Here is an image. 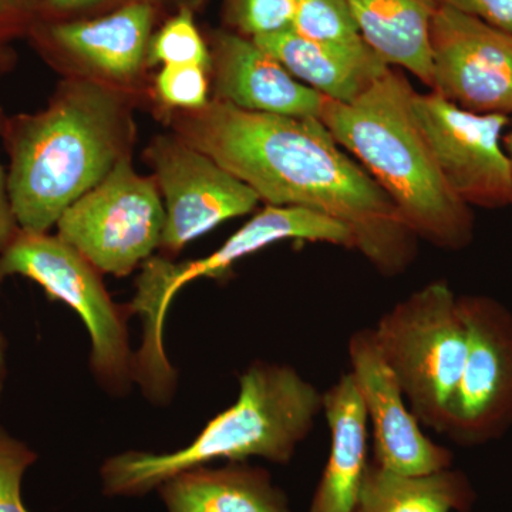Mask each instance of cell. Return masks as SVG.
<instances>
[{"label": "cell", "mask_w": 512, "mask_h": 512, "mask_svg": "<svg viewBox=\"0 0 512 512\" xmlns=\"http://www.w3.org/2000/svg\"><path fill=\"white\" fill-rule=\"evenodd\" d=\"M208 47L215 100L254 113L319 119L326 97L298 82L254 40L217 29Z\"/></svg>", "instance_id": "cell-15"}, {"label": "cell", "mask_w": 512, "mask_h": 512, "mask_svg": "<svg viewBox=\"0 0 512 512\" xmlns=\"http://www.w3.org/2000/svg\"><path fill=\"white\" fill-rule=\"evenodd\" d=\"M330 448L309 512H353L369 467V419L355 380L343 373L323 392Z\"/></svg>", "instance_id": "cell-16"}, {"label": "cell", "mask_w": 512, "mask_h": 512, "mask_svg": "<svg viewBox=\"0 0 512 512\" xmlns=\"http://www.w3.org/2000/svg\"><path fill=\"white\" fill-rule=\"evenodd\" d=\"M163 192L165 225L160 248L178 254L222 222L251 214L256 192L178 136H157L147 150Z\"/></svg>", "instance_id": "cell-11"}, {"label": "cell", "mask_w": 512, "mask_h": 512, "mask_svg": "<svg viewBox=\"0 0 512 512\" xmlns=\"http://www.w3.org/2000/svg\"><path fill=\"white\" fill-rule=\"evenodd\" d=\"M252 40L298 82L339 103L355 100L392 67L365 40L356 45L316 42L292 28Z\"/></svg>", "instance_id": "cell-17"}, {"label": "cell", "mask_w": 512, "mask_h": 512, "mask_svg": "<svg viewBox=\"0 0 512 512\" xmlns=\"http://www.w3.org/2000/svg\"><path fill=\"white\" fill-rule=\"evenodd\" d=\"M204 2L205 0H42L40 20L94 18L134 3L154 6L160 13L168 9L174 13L184 6L197 10Z\"/></svg>", "instance_id": "cell-26"}, {"label": "cell", "mask_w": 512, "mask_h": 512, "mask_svg": "<svg viewBox=\"0 0 512 512\" xmlns=\"http://www.w3.org/2000/svg\"><path fill=\"white\" fill-rule=\"evenodd\" d=\"M295 0H222L225 29L255 39L291 29Z\"/></svg>", "instance_id": "cell-23"}, {"label": "cell", "mask_w": 512, "mask_h": 512, "mask_svg": "<svg viewBox=\"0 0 512 512\" xmlns=\"http://www.w3.org/2000/svg\"><path fill=\"white\" fill-rule=\"evenodd\" d=\"M100 274L57 235L20 229L0 254V284L8 276H25L42 286L50 299L70 306L89 332L94 376L107 392L124 394L134 383L127 326L131 313L113 302Z\"/></svg>", "instance_id": "cell-7"}, {"label": "cell", "mask_w": 512, "mask_h": 512, "mask_svg": "<svg viewBox=\"0 0 512 512\" xmlns=\"http://www.w3.org/2000/svg\"><path fill=\"white\" fill-rule=\"evenodd\" d=\"M348 356L349 373L372 426V461L406 476H421L453 467V451L434 443L421 430L402 387L380 353L372 328L352 333Z\"/></svg>", "instance_id": "cell-14"}, {"label": "cell", "mask_w": 512, "mask_h": 512, "mask_svg": "<svg viewBox=\"0 0 512 512\" xmlns=\"http://www.w3.org/2000/svg\"><path fill=\"white\" fill-rule=\"evenodd\" d=\"M237 400L215 416L188 446L173 453L126 451L100 467L103 494L141 497L168 478L218 460L264 458L291 463L323 412V392L284 363L256 360L238 379Z\"/></svg>", "instance_id": "cell-4"}, {"label": "cell", "mask_w": 512, "mask_h": 512, "mask_svg": "<svg viewBox=\"0 0 512 512\" xmlns=\"http://www.w3.org/2000/svg\"><path fill=\"white\" fill-rule=\"evenodd\" d=\"M437 3L512 33V0H437Z\"/></svg>", "instance_id": "cell-28"}, {"label": "cell", "mask_w": 512, "mask_h": 512, "mask_svg": "<svg viewBox=\"0 0 512 512\" xmlns=\"http://www.w3.org/2000/svg\"><path fill=\"white\" fill-rule=\"evenodd\" d=\"M210 72L198 66H163L157 74L158 99L168 107L200 110L210 103Z\"/></svg>", "instance_id": "cell-24"}, {"label": "cell", "mask_w": 512, "mask_h": 512, "mask_svg": "<svg viewBox=\"0 0 512 512\" xmlns=\"http://www.w3.org/2000/svg\"><path fill=\"white\" fill-rule=\"evenodd\" d=\"M292 29L316 42H363L348 0H295Z\"/></svg>", "instance_id": "cell-22"}, {"label": "cell", "mask_w": 512, "mask_h": 512, "mask_svg": "<svg viewBox=\"0 0 512 512\" xmlns=\"http://www.w3.org/2000/svg\"><path fill=\"white\" fill-rule=\"evenodd\" d=\"M360 36L389 66L431 87L430 29L437 0H348Z\"/></svg>", "instance_id": "cell-19"}, {"label": "cell", "mask_w": 512, "mask_h": 512, "mask_svg": "<svg viewBox=\"0 0 512 512\" xmlns=\"http://www.w3.org/2000/svg\"><path fill=\"white\" fill-rule=\"evenodd\" d=\"M476 501L464 471L406 476L370 461L353 512H471Z\"/></svg>", "instance_id": "cell-20"}, {"label": "cell", "mask_w": 512, "mask_h": 512, "mask_svg": "<svg viewBox=\"0 0 512 512\" xmlns=\"http://www.w3.org/2000/svg\"><path fill=\"white\" fill-rule=\"evenodd\" d=\"M413 113L451 191L468 207L511 205L512 168L504 134L511 117L461 109L439 93H414Z\"/></svg>", "instance_id": "cell-10"}, {"label": "cell", "mask_w": 512, "mask_h": 512, "mask_svg": "<svg viewBox=\"0 0 512 512\" xmlns=\"http://www.w3.org/2000/svg\"><path fill=\"white\" fill-rule=\"evenodd\" d=\"M157 491L167 512H291L271 473L247 461L191 468L168 478Z\"/></svg>", "instance_id": "cell-18"}, {"label": "cell", "mask_w": 512, "mask_h": 512, "mask_svg": "<svg viewBox=\"0 0 512 512\" xmlns=\"http://www.w3.org/2000/svg\"><path fill=\"white\" fill-rule=\"evenodd\" d=\"M165 210L157 183L134 171L130 156L57 221V237L101 272L130 275L160 248Z\"/></svg>", "instance_id": "cell-8"}, {"label": "cell", "mask_w": 512, "mask_h": 512, "mask_svg": "<svg viewBox=\"0 0 512 512\" xmlns=\"http://www.w3.org/2000/svg\"><path fill=\"white\" fill-rule=\"evenodd\" d=\"M8 188L19 228L47 234L127 156L133 124L109 83L70 77L45 110L6 119Z\"/></svg>", "instance_id": "cell-2"}, {"label": "cell", "mask_w": 512, "mask_h": 512, "mask_svg": "<svg viewBox=\"0 0 512 512\" xmlns=\"http://www.w3.org/2000/svg\"><path fill=\"white\" fill-rule=\"evenodd\" d=\"M430 62V90L473 113L512 117L511 32L439 5Z\"/></svg>", "instance_id": "cell-12"}, {"label": "cell", "mask_w": 512, "mask_h": 512, "mask_svg": "<svg viewBox=\"0 0 512 512\" xmlns=\"http://www.w3.org/2000/svg\"><path fill=\"white\" fill-rule=\"evenodd\" d=\"M16 63L15 50L10 46H0V77L13 69Z\"/></svg>", "instance_id": "cell-30"}, {"label": "cell", "mask_w": 512, "mask_h": 512, "mask_svg": "<svg viewBox=\"0 0 512 512\" xmlns=\"http://www.w3.org/2000/svg\"><path fill=\"white\" fill-rule=\"evenodd\" d=\"M372 329L416 419L446 433L467 357L456 292L446 279L429 282L383 313Z\"/></svg>", "instance_id": "cell-6"}, {"label": "cell", "mask_w": 512, "mask_h": 512, "mask_svg": "<svg viewBox=\"0 0 512 512\" xmlns=\"http://www.w3.org/2000/svg\"><path fill=\"white\" fill-rule=\"evenodd\" d=\"M175 136L207 154L274 207L319 212L349 229L379 274L402 275L420 239L386 192L316 117L278 116L210 100L174 117Z\"/></svg>", "instance_id": "cell-1"}, {"label": "cell", "mask_w": 512, "mask_h": 512, "mask_svg": "<svg viewBox=\"0 0 512 512\" xmlns=\"http://www.w3.org/2000/svg\"><path fill=\"white\" fill-rule=\"evenodd\" d=\"M458 309L467 357L444 436L460 447H480L512 429V311L476 293L458 296Z\"/></svg>", "instance_id": "cell-9"}, {"label": "cell", "mask_w": 512, "mask_h": 512, "mask_svg": "<svg viewBox=\"0 0 512 512\" xmlns=\"http://www.w3.org/2000/svg\"><path fill=\"white\" fill-rule=\"evenodd\" d=\"M416 90L389 67L349 103L326 99L319 120L386 192L417 238L443 251L473 244V208L451 191L414 117Z\"/></svg>", "instance_id": "cell-3"}, {"label": "cell", "mask_w": 512, "mask_h": 512, "mask_svg": "<svg viewBox=\"0 0 512 512\" xmlns=\"http://www.w3.org/2000/svg\"><path fill=\"white\" fill-rule=\"evenodd\" d=\"M160 12L146 3L72 20H39L28 39L57 69L127 83L147 67L148 46Z\"/></svg>", "instance_id": "cell-13"}, {"label": "cell", "mask_w": 512, "mask_h": 512, "mask_svg": "<svg viewBox=\"0 0 512 512\" xmlns=\"http://www.w3.org/2000/svg\"><path fill=\"white\" fill-rule=\"evenodd\" d=\"M5 120L6 117L3 116L2 110H0V133H2ZM19 231L18 221H16L9 197L8 173L0 165V254L12 244Z\"/></svg>", "instance_id": "cell-29"}, {"label": "cell", "mask_w": 512, "mask_h": 512, "mask_svg": "<svg viewBox=\"0 0 512 512\" xmlns=\"http://www.w3.org/2000/svg\"><path fill=\"white\" fill-rule=\"evenodd\" d=\"M504 148L505 153H507L508 158H510L511 168H512V117L510 121V126H508L507 131L504 134ZM510 208L512 210V198Z\"/></svg>", "instance_id": "cell-32"}, {"label": "cell", "mask_w": 512, "mask_h": 512, "mask_svg": "<svg viewBox=\"0 0 512 512\" xmlns=\"http://www.w3.org/2000/svg\"><path fill=\"white\" fill-rule=\"evenodd\" d=\"M42 0H0V46L28 37L40 20Z\"/></svg>", "instance_id": "cell-27"}, {"label": "cell", "mask_w": 512, "mask_h": 512, "mask_svg": "<svg viewBox=\"0 0 512 512\" xmlns=\"http://www.w3.org/2000/svg\"><path fill=\"white\" fill-rule=\"evenodd\" d=\"M6 379V340L0 332V397H2L3 386Z\"/></svg>", "instance_id": "cell-31"}, {"label": "cell", "mask_w": 512, "mask_h": 512, "mask_svg": "<svg viewBox=\"0 0 512 512\" xmlns=\"http://www.w3.org/2000/svg\"><path fill=\"white\" fill-rule=\"evenodd\" d=\"M156 64L198 66L210 72V47L195 22V9H178L154 32L148 46L147 67Z\"/></svg>", "instance_id": "cell-21"}, {"label": "cell", "mask_w": 512, "mask_h": 512, "mask_svg": "<svg viewBox=\"0 0 512 512\" xmlns=\"http://www.w3.org/2000/svg\"><path fill=\"white\" fill-rule=\"evenodd\" d=\"M37 454L0 427V512H29L22 500V481Z\"/></svg>", "instance_id": "cell-25"}, {"label": "cell", "mask_w": 512, "mask_h": 512, "mask_svg": "<svg viewBox=\"0 0 512 512\" xmlns=\"http://www.w3.org/2000/svg\"><path fill=\"white\" fill-rule=\"evenodd\" d=\"M282 241L319 242L355 251L352 234L340 222L305 208L265 205L204 258L173 262L151 256L143 262L136 293L127 308L143 322V340L134 353L133 379L150 402H170L177 387V370L165 355L163 343L164 322L175 295L197 279L227 275L241 259Z\"/></svg>", "instance_id": "cell-5"}]
</instances>
